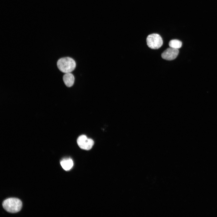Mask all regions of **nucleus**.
Here are the masks:
<instances>
[{"label":"nucleus","mask_w":217,"mask_h":217,"mask_svg":"<svg viewBox=\"0 0 217 217\" xmlns=\"http://www.w3.org/2000/svg\"><path fill=\"white\" fill-rule=\"evenodd\" d=\"M77 142L81 149L86 150L91 149L94 144V142L92 139L87 138L84 135L79 137L77 140Z\"/></svg>","instance_id":"20e7f679"},{"label":"nucleus","mask_w":217,"mask_h":217,"mask_svg":"<svg viewBox=\"0 0 217 217\" xmlns=\"http://www.w3.org/2000/svg\"><path fill=\"white\" fill-rule=\"evenodd\" d=\"M182 43L181 41L178 39L171 40L169 43L170 47L178 49L181 47Z\"/></svg>","instance_id":"6e6552de"},{"label":"nucleus","mask_w":217,"mask_h":217,"mask_svg":"<svg viewBox=\"0 0 217 217\" xmlns=\"http://www.w3.org/2000/svg\"><path fill=\"white\" fill-rule=\"evenodd\" d=\"M57 65L61 71L66 73H70L74 70L76 64L72 58L65 57L59 59L57 61Z\"/></svg>","instance_id":"f257e3e1"},{"label":"nucleus","mask_w":217,"mask_h":217,"mask_svg":"<svg viewBox=\"0 0 217 217\" xmlns=\"http://www.w3.org/2000/svg\"><path fill=\"white\" fill-rule=\"evenodd\" d=\"M63 80L65 85L68 87L72 86L74 83V77L71 73H66L63 75Z\"/></svg>","instance_id":"423d86ee"},{"label":"nucleus","mask_w":217,"mask_h":217,"mask_svg":"<svg viewBox=\"0 0 217 217\" xmlns=\"http://www.w3.org/2000/svg\"><path fill=\"white\" fill-rule=\"evenodd\" d=\"M22 203L19 199L10 198L4 200L2 203L4 209L7 212L14 213L19 212L22 207Z\"/></svg>","instance_id":"f03ea898"},{"label":"nucleus","mask_w":217,"mask_h":217,"mask_svg":"<svg viewBox=\"0 0 217 217\" xmlns=\"http://www.w3.org/2000/svg\"><path fill=\"white\" fill-rule=\"evenodd\" d=\"M179 53L178 49L170 47L165 50L162 53V58L167 60H174L177 57Z\"/></svg>","instance_id":"39448f33"},{"label":"nucleus","mask_w":217,"mask_h":217,"mask_svg":"<svg viewBox=\"0 0 217 217\" xmlns=\"http://www.w3.org/2000/svg\"><path fill=\"white\" fill-rule=\"evenodd\" d=\"M60 164L62 168L65 171L70 170L73 167V160L70 158H65L60 161Z\"/></svg>","instance_id":"0eeeda50"},{"label":"nucleus","mask_w":217,"mask_h":217,"mask_svg":"<svg viewBox=\"0 0 217 217\" xmlns=\"http://www.w3.org/2000/svg\"><path fill=\"white\" fill-rule=\"evenodd\" d=\"M147 44L148 47L153 49L160 48L163 44V40L160 35L156 33L149 35L146 38Z\"/></svg>","instance_id":"7ed1b4c3"}]
</instances>
